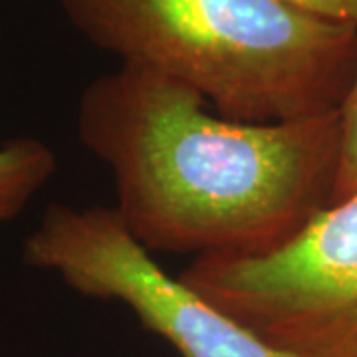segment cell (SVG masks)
Returning a JSON list of instances; mask_svg holds the SVG:
<instances>
[{
    "label": "cell",
    "mask_w": 357,
    "mask_h": 357,
    "mask_svg": "<svg viewBox=\"0 0 357 357\" xmlns=\"http://www.w3.org/2000/svg\"><path fill=\"white\" fill-rule=\"evenodd\" d=\"M178 82L119 64L77 103V137L112 171L114 211L149 252L262 255L332 201L340 112L244 123Z\"/></svg>",
    "instance_id": "6da1fadb"
},
{
    "label": "cell",
    "mask_w": 357,
    "mask_h": 357,
    "mask_svg": "<svg viewBox=\"0 0 357 357\" xmlns=\"http://www.w3.org/2000/svg\"><path fill=\"white\" fill-rule=\"evenodd\" d=\"M119 64L195 89L244 123L340 112L357 72V28L286 0H56Z\"/></svg>",
    "instance_id": "7a4b0ae2"
},
{
    "label": "cell",
    "mask_w": 357,
    "mask_h": 357,
    "mask_svg": "<svg viewBox=\"0 0 357 357\" xmlns=\"http://www.w3.org/2000/svg\"><path fill=\"white\" fill-rule=\"evenodd\" d=\"M178 280L290 357H357V192L262 255L201 256Z\"/></svg>",
    "instance_id": "3957f363"
},
{
    "label": "cell",
    "mask_w": 357,
    "mask_h": 357,
    "mask_svg": "<svg viewBox=\"0 0 357 357\" xmlns=\"http://www.w3.org/2000/svg\"><path fill=\"white\" fill-rule=\"evenodd\" d=\"M22 260L82 296L128 306L178 357H290L167 274L114 208L50 204L26 236Z\"/></svg>",
    "instance_id": "277c9868"
},
{
    "label": "cell",
    "mask_w": 357,
    "mask_h": 357,
    "mask_svg": "<svg viewBox=\"0 0 357 357\" xmlns=\"http://www.w3.org/2000/svg\"><path fill=\"white\" fill-rule=\"evenodd\" d=\"M56 167L58 159L44 141L18 137L0 145V225L24 211Z\"/></svg>",
    "instance_id": "5b68a950"
},
{
    "label": "cell",
    "mask_w": 357,
    "mask_h": 357,
    "mask_svg": "<svg viewBox=\"0 0 357 357\" xmlns=\"http://www.w3.org/2000/svg\"><path fill=\"white\" fill-rule=\"evenodd\" d=\"M340 165L330 204L357 192V72L340 107Z\"/></svg>",
    "instance_id": "8992f818"
},
{
    "label": "cell",
    "mask_w": 357,
    "mask_h": 357,
    "mask_svg": "<svg viewBox=\"0 0 357 357\" xmlns=\"http://www.w3.org/2000/svg\"><path fill=\"white\" fill-rule=\"evenodd\" d=\"M319 18L357 28V0H286Z\"/></svg>",
    "instance_id": "52a82bcc"
}]
</instances>
